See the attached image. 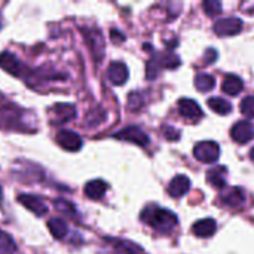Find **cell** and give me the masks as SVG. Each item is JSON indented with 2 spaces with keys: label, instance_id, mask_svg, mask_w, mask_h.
<instances>
[{
  "label": "cell",
  "instance_id": "obj_1",
  "mask_svg": "<svg viewBox=\"0 0 254 254\" xmlns=\"http://www.w3.org/2000/svg\"><path fill=\"white\" fill-rule=\"evenodd\" d=\"M141 220L161 234H170L177 226V217L173 211L158 205H149L141 211Z\"/></svg>",
  "mask_w": 254,
  "mask_h": 254
},
{
  "label": "cell",
  "instance_id": "obj_2",
  "mask_svg": "<svg viewBox=\"0 0 254 254\" xmlns=\"http://www.w3.org/2000/svg\"><path fill=\"white\" fill-rule=\"evenodd\" d=\"M193 155L199 162L213 164L220 156V146L214 141H201L195 146Z\"/></svg>",
  "mask_w": 254,
  "mask_h": 254
},
{
  "label": "cell",
  "instance_id": "obj_3",
  "mask_svg": "<svg viewBox=\"0 0 254 254\" xmlns=\"http://www.w3.org/2000/svg\"><path fill=\"white\" fill-rule=\"evenodd\" d=\"M83 34H85V39H86V43L94 55V58L97 61H101L103 55H104V39H103V34L101 31L97 28V27H92V28H83Z\"/></svg>",
  "mask_w": 254,
  "mask_h": 254
},
{
  "label": "cell",
  "instance_id": "obj_4",
  "mask_svg": "<svg viewBox=\"0 0 254 254\" xmlns=\"http://www.w3.org/2000/svg\"><path fill=\"white\" fill-rule=\"evenodd\" d=\"M241 30H243V21L235 16L222 18V19L216 21V24H214V33L220 37L235 36Z\"/></svg>",
  "mask_w": 254,
  "mask_h": 254
},
{
  "label": "cell",
  "instance_id": "obj_5",
  "mask_svg": "<svg viewBox=\"0 0 254 254\" xmlns=\"http://www.w3.org/2000/svg\"><path fill=\"white\" fill-rule=\"evenodd\" d=\"M115 138H119V140H125V141H131L134 144H138L141 147L147 146L150 138L149 135L138 127H127L124 128L122 131L116 132L115 134Z\"/></svg>",
  "mask_w": 254,
  "mask_h": 254
},
{
  "label": "cell",
  "instance_id": "obj_6",
  "mask_svg": "<svg viewBox=\"0 0 254 254\" xmlns=\"http://www.w3.org/2000/svg\"><path fill=\"white\" fill-rule=\"evenodd\" d=\"M57 143L64 150H68V152H77L82 149V144H83L80 135L68 129H63L57 134Z\"/></svg>",
  "mask_w": 254,
  "mask_h": 254
},
{
  "label": "cell",
  "instance_id": "obj_7",
  "mask_svg": "<svg viewBox=\"0 0 254 254\" xmlns=\"http://www.w3.org/2000/svg\"><path fill=\"white\" fill-rule=\"evenodd\" d=\"M231 137L240 143V144H246L249 141H252L254 138V127L252 122L249 121H240L237 122L232 129H231Z\"/></svg>",
  "mask_w": 254,
  "mask_h": 254
},
{
  "label": "cell",
  "instance_id": "obj_8",
  "mask_svg": "<svg viewBox=\"0 0 254 254\" xmlns=\"http://www.w3.org/2000/svg\"><path fill=\"white\" fill-rule=\"evenodd\" d=\"M52 124H65L76 116V109L71 104H57L51 109Z\"/></svg>",
  "mask_w": 254,
  "mask_h": 254
},
{
  "label": "cell",
  "instance_id": "obj_9",
  "mask_svg": "<svg viewBox=\"0 0 254 254\" xmlns=\"http://www.w3.org/2000/svg\"><path fill=\"white\" fill-rule=\"evenodd\" d=\"M0 67L6 70L7 73L13 76H21V71L24 70L22 63L10 52H3L0 54Z\"/></svg>",
  "mask_w": 254,
  "mask_h": 254
},
{
  "label": "cell",
  "instance_id": "obj_10",
  "mask_svg": "<svg viewBox=\"0 0 254 254\" xmlns=\"http://www.w3.org/2000/svg\"><path fill=\"white\" fill-rule=\"evenodd\" d=\"M190 190V180L186 176H176L168 185V193L173 198H180Z\"/></svg>",
  "mask_w": 254,
  "mask_h": 254
},
{
  "label": "cell",
  "instance_id": "obj_11",
  "mask_svg": "<svg viewBox=\"0 0 254 254\" xmlns=\"http://www.w3.org/2000/svg\"><path fill=\"white\" fill-rule=\"evenodd\" d=\"M107 77L113 85H124L128 80V68L124 63H112L107 70Z\"/></svg>",
  "mask_w": 254,
  "mask_h": 254
},
{
  "label": "cell",
  "instance_id": "obj_12",
  "mask_svg": "<svg viewBox=\"0 0 254 254\" xmlns=\"http://www.w3.org/2000/svg\"><path fill=\"white\" fill-rule=\"evenodd\" d=\"M179 112L183 118L188 119H199L202 116V110L199 104L190 98H182L179 101Z\"/></svg>",
  "mask_w": 254,
  "mask_h": 254
},
{
  "label": "cell",
  "instance_id": "obj_13",
  "mask_svg": "<svg viewBox=\"0 0 254 254\" xmlns=\"http://www.w3.org/2000/svg\"><path fill=\"white\" fill-rule=\"evenodd\" d=\"M18 201L27 208L30 210L31 213H34L36 216L42 217L48 213V207L42 202V199H39L37 196H33V195H21L18 198Z\"/></svg>",
  "mask_w": 254,
  "mask_h": 254
},
{
  "label": "cell",
  "instance_id": "obj_14",
  "mask_svg": "<svg viewBox=\"0 0 254 254\" xmlns=\"http://www.w3.org/2000/svg\"><path fill=\"white\" fill-rule=\"evenodd\" d=\"M220 201H222V204L226 205V207L237 208V207H240V205L244 204V201H246V193H244V190H243L241 188H232V189H229L228 192L222 193Z\"/></svg>",
  "mask_w": 254,
  "mask_h": 254
},
{
  "label": "cell",
  "instance_id": "obj_15",
  "mask_svg": "<svg viewBox=\"0 0 254 254\" xmlns=\"http://www.w3.org/2000/svg\"><path fill=\"white\" fill-rule=\"evenodd\" d=\"M217 231V223L213 219H202L193 225V234L199 238L213 237Z\"/></svg>",
  "mask_w": 254,
  "mask_h": 254
},
{
  "label": "cell",
  "instance_id": "obj_16",
  "mask_svg": "<svg viewBox=\"0 0 254 254\" xmlns=\"http://www.w3.org/2000/svg\"><path fill=\"white\" fill-rule=\"evenodd\" d=\"M226 177L228 170L225 167H214L207 173V182L217 189H223L226 186Z\"/></svg>",
  "mask_w": 254,
  "mask_h": 254
},
{
  "label": "cell",
  "instance_id": "obj_17",
  "mask_svg": "<svg viewBox=\"0 0 254 254\" xmlns=\"http://www.w3.org/2000/svg\"><path fill=\"white\" fill-rule=\"evenodd\" d=\"M107 190V183L104 180H91L86 183L85 186V195L89 198V199H101L104 196Z\"/></svg>",
  "mask_w": 254,
  "mask_h": 254
},
{
  "label": "cell",
  "instance_id": "obj_18",
  "mask_svg": "<svg viewBox=\"0 0 254 254\" xmlns=\"http://www.w3.org/2000/svg\"><path fill=\"white\" fill-rule=\"evenodd\" d=\"M243 88H244L243 80L238 76H235V74L226 76L225 80H223V83H222V89L228 95H238L243 91Z\"/></svg>",
  "mask_w": 254,
  "mask_h": 254
},
{
  "label": "cell",
  "instance_id": "obj_19",
  "mask_svg": "<svg viewBox=\"0 0 254 254\" xmlns=\"http://www.w3.org/2000/svg\"><path fill=\"white\" fill-rule=\"evenodd\" d=\"M207 104H208V107H210L213 112H216L217 115H222V116L229 115V113L232 112L231 103L226 101L225 98H220V97H211V98H208Z\"/></svg>",
  "mask_w": 254,
  "mask_h": 254
},
{
  "label": "cell",
  "instance_id": "obj_20",
  "mask_svg": "<svg viewBox=\"0 0 254 254\" xmlns=\"http://www.w3.org/2000/svg\"><path fill=\"white\" fill-rule=\"evenodd\" d=\"M48 228H49L51 234H52L57 240H63V238L67 235V232H68L67 223H65L63 219H60V217L51 219L49 223H48Z\"/></svg>",
  "mask_w": 254,
  "mask_h": 254
},
{
  "label": "cell",
  "instance_id": "obj_21",
  "mask_svg": "<svg viewBox=\"0 0 254 254\" xmlns=\"http://www.w3.org/2000/svg\"><path fill=\"white\" fill-rule=\"evenodd\" d=\"M195 86L201 92H208L216 86V79H214V76H211L208 73H201L195 77Z\"/></svg>",
  "mask_w": 254,
  "mask_h": 254
},
{
  "label": "cell",
  "instance_id": "obj_22",
  "mask_svg": "<svg viewBox=\"0 0 254 254\" xmlns=\"http://www.w3.org/2000/svg\"><path fill=\"white\" fill-rule=\"evenodd\" d=\"M112 243H113V246L122 254H146L138 246H135L131 241H127V240H115Z\"/></svg>",
  "mask_w": 254,
  "mask_h": 254
},
{
  "label": "cell",
  "instance_id": "obj_23",
  "mask_svg": "<svg viewBox=\"0 0 254 254\" xmlns=\"http://www.w3.org/2000/svg\"><path fill=\"white\" fill-rule=\"evenodd\" d=\"M16 253V244L13 240L0 231V254H15Z\"/></svg>",
  "mask_w": 254,
  "mask_h": 254
},
{
  "label": "cell",
  "instance_id": "obj_24",
  "mask_svg": "<svg viewBox=\"0 0 254 254\" xmlns=\"http://www.w3.org/2000/svg\"><path fill=\"white\" fill-rule=\"evenodd\" d=\"M240 110L246 118H254V95H249L241 101Z\"/></svg>",
  "mask_w": 254,
  "mask_h": 254
},
{
  "label": "cell",
  "instance_id": "obj_25",
  "mask_svg": "<svg viewBox=\"0 0 254 254\" xmlns=\"http://www.w3.org/2000/svg\"><path fill=\"white\" fill-rule=\"evenodd\" d=\"M162 65H161V60H159V55H156V57H153L149 63H147V68H146V77L147 79H155L156 76H158V71H159V68H161Z\"/></svg>",
  "mask_w": 254,
  "mask_h": 254
},
{
  "label": "cell",
  "instance_id": "obj_26",
  "mask_svg": "<svg viewBox=\"0 0 254 254\" xmlns=\"http://www.w3.org/2000/svg\"><path fill=\"white\" fill-rule=\"evenodd\" d=\"M54 205H55V208H57L58 211H61L63 214H67V216H74V214H76V210H74L73 204H71V202H67L65 199H55Z\"/></svg>",
  "mask_w": 254,
  "mask_h": 254
},
{
  "label": "cell",
  "instance_id": "obj_27",
  "mask_svg": "<svg viewBox=\"0 0 254 254\" xmlns=\"http://www.w3.org/2000/svg\"><path fill=\"white\" fill-rule=\"evenodd\" d=\"M202 7L205 10L207 15L210 16H214V15H219L222 12V3L217 1V0H208V1H204L202 3Z\"/></svg>",
  "mask_w": 254,
  "mask_h": 254
},
{
  "label": "cell",
  "instance_id": "obj_28",
  "mask_svg": "<svg viewBox=\"0 0 254 254\" xmlns=\"http://www.w3.org/2000/svg\"><path fill=\"white\" fill-rule=\"evenodd\" d=\"M216 60H217V51L213 49V48H208V49L205 51V54H204V61L208 63V64H211V63H214Z\"/></svg>",
  "mask_w": 254,
  "mask_h": 254
},
{
  "label": "cell",
  "instance_id": "obj_29",
  "mask_svg": "<svg viewBox=\"0 0 254 254\" xmlns=\"http://www.w3.org/2000/svg\"><path fill=\"white\" fill-rule=\"evenodd\" d=\"M110 37H112V40H113L115 43H122V42L125 40V36H124L121 31H118V30H112V31H110Z\"/></svg>",
  "mask_w": 254,
  "mask_h": 254
},
{
  "label": "cell",
  "instance_id": "obj_30",
  "mask_svg": "<svg viewBox=\"0 0 254 254\" xmlns=\"http://www.w3.org/2000/svg\"><path fill=\"white\" fill-rule=\"evenodd\" d=\"M165 137H167L168 140H177V138L180 137V134L177 132V129L165 127Z\"/></svg>",
  "mask_w": 254,
  "mask_h": 254
},
{
  "label": "cell",
  "instance_id": "obj_31",
  "mask_svg": "<svg viewBox=\"0 0 254 254\" xmlns=\"http://www.w3.org/2000/svg\"><path fill=\"white\" fill-rule=\"evenodd\" d=\"M250 159L254 162V147H252V150H250Z\"/></svg>",
  "mask_w": 254,
  "mask_h": 254
}]
</instances>
